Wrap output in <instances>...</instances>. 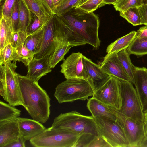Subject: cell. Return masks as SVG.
<instances>
[{"label":"cell","instance_id":"cell-7","mask_svg":"<svg viewBox=\"0 0 147 147\" xmlns=\"http://www.w3.org/2000/svg\"><path fill=\"white\" fill-rule=\"evenodd\" d=\"M80 135L50 127L29 141L36 147H74Z\"/></svg>","mask_w":147,"mask_h":147},{"label":"cell","instance_id":"cell-18","mask_svg":"<svg viewBox=\"0 0 147 147\" xmlns=\"http://www.w3.org/2000/svg\"><path fill=\"white\" fill-rule=\"evenodd\" d=\"M21 135L27 141L42 133L46 129L39 122L28 118H17Z\"/></svg>","mask_w":147,"mask_h":147},{"label":"cell","instance_id":"cell-20","mask_svg":"<svg viewBox=\"0 0 147 147\" xmlns=\"http://www.w3.org/2000/svg\"><path fill=\"white\" fill-rule=\"evenodd\" d=\"M136 32L133 31L124 36L120 37L109 44L106 52L107 53H117L127 49L136 37Z\"/></svg>","mask_w":147,"mask_h":147},{"label":"cell","instance_id":"cell-32","mask_svg":"<svg viewBox=\"0 0 147 147\" xmlns=\"http://www.w3.org/2000/svg\"><path fill=\"white\" fill-rule=\"evenodd\" d=\"M143 4V0H119L113 5L116 11L123 12L131 8L138 7Z\"/></svg>","mask_w":147,"mask_h":147},{"label":"cell","instance_id":"cell-13","mask_svg":"<svg viewBox=\"0 0 147 147\" xmlns=\"http://www.w3.org/2000/svg\"><path fill=\"white\" fill-rule=\"evenodd\" d=\"M82 61L88 77L87 80L94 92L103 86L109 79L111 76L102 70L100 65L96 64L84 55Z\"/></svg>","mask_w":147,"mask_h":147},{"label":"cell","instance_id":"cell-31","mask_svg":"<svg viewBox=\"0 0 147 147\" xmlns=\"http://www.w3.org/2000/svg\"><path fill=\"white\" fill-rule=\"evenodd\" d=\"M15 48L10 43L6 45L0 51V63L7 64L9 66H16V62L13 61V56Z\"/></svg>","mask_w":147,"mask_h":147},{"label":"cell","instance_id":"cell-11","mask_svg":"<svg viewBox=\"0 0 147 147\" xmlns=\"http://www.w3.org/2000/svg\"><path fill=\"white\" fill-rule=\"evenodd\" d=\"M92 98L117 110L120 109L121 100L117 78L111 76L101 87L94 92Z\"/></svg>","mask_w":147,"mask_h":147},{"label":"cell","instance_id":"cell-49","mask_svg":"<svg viewBox=\"0 0 147 147\" xmlns=\"http://www.w3.org/2000/svg\"><path fill=\"white\" fill-rule=\"evenodd\" d=\"M53 5L55 8V11L56 7L60 0H52Z\"/></svg>","mask_w":147,"mask_h":147},{"label":"cell","instance_id":"cell-15","mask_svg":"<svg viewBox=\"0 0 147 147\" xmlns=\"http://www.w3.org/2000/svg\"><path fill=\"white\" fill-rule=\"evenodd\" d=\"M20 136L17 118L0 121V147H7Z\"/></svg>","mask_w":147,"mask_h":147},{"label":"cell","instance_id":"cell-38","mask_svg":"<svg viewBox=\"0 0 147 147\" xmlns=\"http://www.w3.org/2000/svg\"><path fill=\"white\" fill-rule=\"evenodd\" d=\"M95 136L89 133H84L81 134L74 147H87Z\"/></svg>","mask_w":147,"mask_h":147},{"label":"cell","instance_id":"cell-8","mask_svg":"<svg viewBox=\"0 0 147 147\" xmlns=\"http://www.w3.org/2000/svg\"><path fill=\"white\" fill-rule=\"evenodd\" d=\"M62 36L60 17L55 14L51 15L44 25L41 44L34 58L39 59L52 54Z\"/></svg>","mask_w":147,"mask_h":147},{"label":"cell","instance_id":"cell-52","mask_svg":"<svg viewBox=\"0 0 147 147\" xmlns=\"http://www.w3.org/2000/svg\"><path fill=\"white\" fill-rule=\"evenodd\" d=\"M4 0H0V2L1 4V3L2 1H3Z\"/></svg>","mask_w":147,"mask_h":147},{"label":"cell","instance_id":"cell-5","mask_svg":"<svg viewBox=\"0 0 147 147\" xmlns=\"http://www.w3.org/2000/svg\"><path fill=\"white\" fill-rule=\"evenodd\" d=\"M0 94L4 100L13 107L21 105L24 107L16 68L0 63Z\"/></svg>","mask_w":147,"mask_h":147},{"label":"cell","instance_id":"cell-28","mask_svg":"<svg viewBox=\"0 0 147 147\" xmlns=\"http://www.w3.org/2000/svg\"><path fill=\"white\" fill-rule=\"evenodd\" d=\"M21 111L4 102L0 101V121L17 118L21 114Z\"/></svg>","mask_w":147,"mask_h":147},{"label":"cell","instance_id":"cell-40","mask_svg":"<svg viewBox=\"0 0 147 147\" xmlns=\"http://www.w3.org/2000/svg\"><path fill=\"white\" fill-rule=\"evenodd\" d=\"M51 16L55 14V8L52 0H38Z\"/></svg>","mask_w":147,"mask_h":147},{"label":"cell","instance_id":"cell-43","mask_svg":"<svg viewBox=\"0 0 147 147\" xmlns=\"http://www.w3.org/2000/svg\"><path fill=\"white\" fill-rule=\"evenodd\" d=\"M20 34L19 31L12 33L10 43L13 47L16 48L19 41Z\"/></svg>","mask_w":147,"mask_h":147},{"label":"cell","instance_id":"cell-10","mask_svg":"<svg viewBox=\"0 0 147 147\" xmlns=\"http://www.w3.org/2000/svg\"><path fill=\"white\" fill-rule=\"evenodd\" d=\"M109 107L116 116V121L124 131L129 142L130 147H139L144 137V123H139L125 116L117 110Z\"/></svg>","mask_w":147,"mask_h":147},{"label":"cell","instance_id":"cell-19","mask_svg":"<svg viewBox=\"0 0 147 147\" xmlns=\"http://www.w3.org/2000/svg\"><path fill=\"white\" fill-rule=\"evenodd\" d=\"M87 107L94 118L102 116L116 121V116L111 111L109 106L96 98L92 97L88 99Z\"/></svg>","mask_w":147,"mask_h":147},{"label":"cell","instance_id":"cell-22","mask_svg":"<svg viewBox=\"0 0 147 147\" xmlns=\"http://www.w3.org/2000/svg\"><path fill=\"white\" fill-rule=\"evenodd\" d=\"M32 19V12L29 9L23 0L19 2V31L22 32L26 35L27 28Z\"/></svg>","mask_w":147,"mask_h":147},{"label":"cell","instance_id":"cell-37","mask_svg":"<svg viewBox=\"0 0 147 147\" xmlns=\"http://www.w3.org/2000/svg\"><path fill=\"white\" fill-rule=\"evenodd\" d=\"M103 0H88L78 7H79L83 10L88 12H93L98 7H99L100 5Z\"/></svg>","mask_w":147,"mask_h":147},{"label":"cell","instance_id":"cell-46","mask_svg":"<svg viewBox=\"0 0 147 147\" xmlns=\"http://www.w3.org/2000/svg\"><path fill=\"white\" fill-rule=\"evenodd\" d=\"M139 147H147V138H144L141 142Z\"/></svg>","mask_w":147,"mask_h":147},{"label":"cell","instance_id":"cell-16","mask_svg":"<svg viewBox=\"0 0 147 147\" xmlns=\"http://www.w3.org/2000/svg\"><path fill=\"white\" fill-rule=\"evenodd\" d=\"M134 85L144 113L147 111V69L135 66Z\"/></svg>","mask_w":147,"mask_h":147},{"label":"cell","instance_id":"cell-26","mask_svg":"<svg viewBox=\"0 0 147 147\" xmlns=\"http://www.w3.org/2000/svg\"><path fill=\"white\" fill-rule=\"evenodd\" d=\"M126 50L130 54L140 57L147 54V37H136Z\"/></svg>","mask_w":147,"mask_h":147},{"label":"cell","instance_id":"cell-21","mask_svg":"<svg viewBox=\"0 0 147 147\" xmlns=\"http://www.w3.org/2000/svg\"><path fill=\"white\" fill-rule=\"evenodd\" d=\"M71 47L67 43L61 38L53 52L49 56V64L51 68H54L61 61H64L65 55Z\"/></svg>","mask_w":147,"mask_h":147},{"label":"cell","instance_id":"cell-45","mask_svg":"<svg viewBox=\"0 0 147 147\" xmlns=\"http://www.w3.org/2000/svg\"><path fill=\"white\" fill-rule=\"evenodd\" d=\"M119 0H104L99 6V7L107 4H114Z\"/></svg>","mask_w":147,"mask_h":147},{"label":"cell","instance_id":"cell-1","mask_svg":"<svg viewBox=\"0 0 147 147\" xmlns=\"http://www.w3.org/2000/svg\"><path fill=\"white\" fill-rule=\"evenodd\" d=\"M59 17L63 21V38L69 45L72 47L88 44L94 49H99L101 41L97 15L74 7Z\"/></svg>","mask_w":147,"mask_h":147},{"label":"cell","instance_id":"cell-34","mask_svg":"<svg viewBox=\"0 0 147 147\" xmlns=\"http://www.w3.org/2000/svg\"><path fill=\"white\" fill-rule=\"evenodd\" d=\"M19 0H16L12 8L10 26L12 33L19 31Z\"/></svg>","mask_w":147,"mask_h":147},{"label":"cell","instance_id":"cell-6","mask_svg":"<svg viewBox=\"0 0 147 147\" xmlns=\"http://www.w3.org/2000/svg\"><path fill=\"white\" fill-rule=\"evenodd\" d=\"M121 104L118 110L125 116L144 124V113L136 89L132 83L119 79Z\"/></svg>","mask_w":147,"mask_h":147},{"label":"cell","instance_id":"cell-9","mask_svg":"<svg viewBox=\"0 0 147 147\" xmlns=\"http://www.w3.org/2000/svg\"><path fill=\"white\" fill-rule=\"evenodd\" d=\"M94 118L101 136L111 147H130L124 131L116 121L102 116Z\"/></svg>","mask_w":147,"mask_h":147},{"label":"cell","instance_id":"cell-41","mask_svg":"<svg viewBox=\"0 0 147 147\" xmlns=\"http://www.w3.org/2000/svg\"><path fill=\"white\" fill-rule=\"evenodd\" d=\"M141 20V25H147V4L138 7Z\"/></svg>","mask_w":147,"mask_h":147},{"label":"cell","instance_id":"cell-2","mask_svg":"<svg viewBox=\"0 0 147 147\" xmlns=\"http://www.w3.org/2000/svg\"><path fill=\"white\" fill-rule=\"evenodd\" d=\"M24 108L33 119L42 123L48 119L50 114V99L38 82L17 73Z\"/></svg>","mask_w":147,"mask_h":147},{"label":"cell","instance_id":"cell-3","mask_svg":"<svg viewBox=\"0 0 147 147\" xmlns=\"http://www.w3.org/2000/svg\"><path fill=\"white\" fill-rule=\"evenodd\" d=\"M51 127L81 134L89 133L101 136L94 117L82 115L76 111L60 114L55 118Z\"/></svg>","mask_w":147,"mask_h":147},{"label":"cell","instance_id":"cell-35","mask_svg":"<svg viewBox=\"0 0 147 147\" xmlns=\"http://www.w3.org/2000/svg\"><path fill=\"white\" fill-rule=\"evenodd\" d=\"M16 1L5 0L1 9V15H3L5 20L9 22L10 26L12 8Z\"/></svg>","mask_w":147,"mask_h":147},{"label":"cell","instance_id":"cell-50","mask_svg":"<svg viewBox=\"0 0 147 147\" xmlns=\"http://www.w3.org/2000/svg\"><path fill=\"white\" fill-rule=\"evenodd\" d=\"M144 123H147V111L144 113Z\"/></svg>","mask_w":147,"mask_h":147},{"label":"cell","instance_id":"cell-51","mask_svg":"<svg viewBox=\"0 0 147 147\" xmlns=\"http://www.w3.org/2000/svg\"><path fill=\"white\" fill-rule=\"evenodd\" d=\"M143 4H147V0H143Z\"/></svg>","mask_w":147,"mask_h":147},{"label":"cell","instance_id":"cell-30","mask_svg":"<svg viewBox=\"0 0 147 147\" xmlns=\"http://www.w3.org/2000/svg\"><path fill=\"white\" fill-rule=\"evenodd\" d=\"M119 12L121 17L134 26L141 25V20L138 7L131 8L125 11Z\"/></svg>","mask_w":147,"mask_h":147},{"label":"cell","instance_id":"cell-23","mask_svg":"<svg viewBox=\"0 0 147 147\" xmlns=\"http://www.w3.org/2000/svg\"><path fill=\"white\" fill-rule=\"evenodd\" d=\"M44 25L34 32L27 36L24 42L26 47L35 54L39 50L41 44Z\"/></svg>","mask_w":147,"mask_h":147},{"label":"cell","instance_id":"cell-33","mask_svg":"<svg viewBox=\"0 0 147 147\" xmlns=\"http://www.w3.org/2000/svg\"><path fill=\"white\" fill-rule=\"evenodd\" d=\"M80 0H60L57 6L55 14L59 16L68 11L76 7Z\"/></svg>","mask_w":147,"mask_h":147},{"label":"cell","instance_id":"cell-44","mask_svg":"<svg viewBox=\"0 0 147 147\" xmlns=\"http://www.w3.org/2000/svg\"><path fill=\"white\" fill-rule=\"evenodd\" d=\"M136 37L140 38L147 37V25L139 28L136 31Z\"/></svg>","mask_w":147,"mask_h":147},{"label":"cell","instance_id":"cell-29","mask_svg":"<svg viewBox=\"0 0 147 147\" xmlns=\"http://www.w3.org/2000/svg\"><path fill=\"white\" fill-rule=\"evenodd\" d=\"M0 51L10 43L12 32L3 16L0 15Z\"/></svg>","mask_w":147,"mask_h":147},{"label":"cell","instance_id":"cell-39","mask_svg":"<svg viewBox=\"0 0 147 147\" xmlns=\"http://www.w3.org/2000/svg\"><path fill=\"white\" fill-rule=\"evenodd\" d=\"M87 147H111L101 137L95 136Z\"/></svg>","mask_w":147,"mask_h":147},{"label":"cell","instance_id":"cell-14","mask_svg":"<svg viewBox=\"0 0 147 147\" xmlns=\"http://www.w3.org/2000/svg\"><path fill=\"white\" fill-rule=\"evenodd\" d=\"M100 65L102 70L109 76L131 82L117 53H107Z\"/></svg>","mask_w":147,"mask_h":147},{"label":"cell","instance_id":"cell-17","mask_svg":"<svg viewBox=\"0 0 147 147\" xmlns=\"http://www.w3.org/2000/svg\"><path fill=\"white\" fill-rule=\"evenodd\" d=\"M49 56L39 59H34L27 66L28 72L26 76L33 80L38 82L43 76L51 71L49 64Z\"/></svg>","mask_w":147,"mask_h":147},{"label":"cell","instance_id":"cell-27","mask_svg":"<svg viewBox=\"0 0 147 147\" xmlns=\"http://www.w3.org/2000/svg\"><path fill=\"white\" fill-rule=\"evenodd\" d=\"M124 49L118 52L117 55L124 70L131 83L134 84L135 66L132 63L130 57V54Z\"/></svg>","mask_w":147,"mask_h":147},{"label":"cell","instance_id":"cell-12","mask_svg":"<svg viewBox=\"0 0 147 147\" xmlns=\"http://www.w3.org/2000/svg\"><path fill=\"white\" fill-rule=\"evenodd\" d=\"M80 52L72 53L61 65L60 72L66 79L81 78L87 80L88 77Z\"/></svg>","mask_w":147,"mask_h":147},{"label":"cell","instance_id":"cell-24","mask_svg":"<svg viewBox=\"0 0 147 147\" xmlns=\"http://www.w3.org/2000/svg\"><path fill=\"white\" fill-rule=\"evenodd\" d=\"M29 9L41 20L47 21L51 16L38 0H23Z\"/></svg>","mask_w":147,"mask_h":147},{"label":"cell","instance_id":"cell-48","mask_svg":"<svg viewBox=\"0 0 147 147\" xmlns=\"http://www.w3.org/2000/svg\"><path fill=\"white\" fill-rule=\"evenodd\" d=\"M144 137L147 138V123H144Z\"/></svg>","mask_w":147,"mask_h":147},{"label":"cell","instance_id":"cell-36","mask_svg":"<svg viewBox=\"0 0 147 147\" xmlns=\"http://www.w3.org/2000/svg\"><path fill=\"white\" fill-rule=\"evenodd\" d=\"M33 14L31 22L27 29V36L35 32L42 26L47 21L41 20L35 15L33 13Z\"/></svg>","mask_w":147,"mask_h":147},{"label":"cell","instance_id":"cell-47","mask_svg":"<svg viewBox=\"0 0 147 147\" xmlns=\"http://www.w3.org/2000/svg\"><path fill=\"white\" fill-rule=\"evenodd\" d=\"M88 0H80L77 3L76 7H78L83 4Z\"/></svg>","mask_w":147,"mask_h":147},{"label":"cell","instance_id":"cell-42","mask_svg":"<svg viewBox=\"0 0 147 147\" xmlns=\"http://www.w3.org/2000/svg\"><path fill=\"white\" fill-rule=\"evenodd\" d=\"M26 141L21 135L17 140L9 145L7 147H25Z\"/></svg>","mask_w":147,"mask_h":147},{"label":"cell","instance_id":"cell-4","mask_svg":"<svg viewBox=\"0 0 147 147\" xmlns=\"http://www.w3.org/2000/svg\"><path fill=\"white\" fill-rule=\"evenodd\" d=\"M94 91L88 81L81 78L67 79L55 88L54 96L60 104L84 101L92 96Z\"/></svg>","mask_w":147,"mask_h":147},{"label":"cell","instance_id":"cell-25","mask_svg":"<svg viewBox=\"0 0 147 147\" xmlns=\"http://www.w3.org/2000/svg\"><path fill=\"white\" fill-rule=\"evenodd\" d=\"M34 55L24 43L15 48L13 56V61L16 62L17 61L21 62L27 67L34 59Z\"/></svg>","mask_w":147,"mask_h":147}]
</instances>
